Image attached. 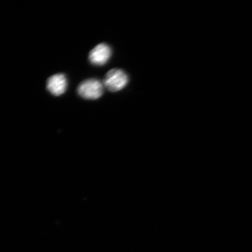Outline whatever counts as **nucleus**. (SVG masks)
<instances>
[{"instance_id": "obj_1", "label": "nucleus", "mask_w": 252, "mask_h": 252, "mask_svg": "<svg viewBox=\"0 0 252 252\" xmlns=\"http://www.w3.org/2000/svg\"><path fill=\"white\" fill-rule=\"evenodd\" d=\"M128 82L127 75L124 71L113 69L106 74L103 84L109 91L115 93L124 89Z\"/></svg>"}, {"instance_id": "obj_2", "label": "nucleus", "mask_w": 252, "mask_h": 252, "mask_svg": "<svg viewBox=\"0 0 252 252\" xmlns=\"http://www.w3.org/2000/svg\"><path fill=\"white\" fill-rule=\"evenodd\" d=\"M103 93V85L98 80L90 79L83 82L78 87L80 96L86 99L94 100L99 98Z\"/></svg>"}, {"instance_id": "obj_3", "label": "nucleus", "mask_w": 252, "mask_h": 252, "mask_svg": "<svg viewBox=\"0 0 252 252\" xmlns=\"http://www.w3.org/2000/svg\"><path fill=\"white\" fill-rule=\"evenodd\" d=\"M112 50L105 43H100L91 50L89 55L90 61L94 65H103L111 58Z\"/></svg>"}, {"instance_id": "obj_4", "label": "nucleus", "mask_w": 252, "mask_h": 252, "mask_svg": "<svg viewBox=\"0 0 252 252\" xmlns=\"http://www.w3.org/2000/svg\"><path fill=\"white\" fill-rule=\"evenodd\" d=\"M67 86V78L62 74L53 75L47 81V90L55 96H60L64 94Z\"/></svg>"}]
</instances>
